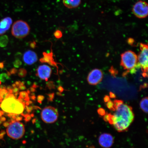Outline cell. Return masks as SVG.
Returning a JSON list of instances; mask_svg holds the SVG:
<instances>
[{
	"label": "cell",
	"mask_w": 148,
	"mask_h": 148,
	"mask_svg": "<svg viewBox=\"0 0 148 148\" xmlns=\"http://www.w3.org/2000/svg\"><path fill=\"white\" fill-rule=\"evenodd\" d=\"M134 117L132 107L122 103L116 109L115 113L113 115L112 125L118 132H124L128 129Z\"/></svg>",
	"instance_id": "1"
},
{
	"label": "cell",
	"mask_w": 148,
	"mask_h": 148,
	"mask_svg": "<svg viewBox=\"0 0 148 148\" xmlns=\"http://www.w3.org/2000/svg\"><path fill=\"white\" fill-rule=\"evenodd\" d=\"M1 103L0 107L1 110L3 112L8 113L10 117L23 114L25 107V103L16 99L12 94H8Z\"/></svg>",
	"instance_id": "2"
},
{
	"label": "cell",
	"mask_w": 148,
	"mask_h": 148,
	"mask_svg": "<svg viewBox=\"0 0 148 148\" xmlns=\"http://www.w3.org/2000/svg\"><path fill=\"white\" fill-rule=\"evenodd\" d=\"M121 66L124 69L134 73L136 69L139 67L138 66V56L136 53L131 51L125 52L121 55Z\"/></svg>",
	"instance_id": "3"
},
{
	"label": "cell",
	"mask_w": 148,
	"mask_h": 148,
	"mask_svg": "<svg viewBox=\"0 0 148 148\" xmlns=\"http://www.w3.org/2000/svg\"><path fill=\"white\" fill-rule=\"evenodd\" d=\"M8 123L6 129L8 136L14 140L19 139L23 137L25 131L23 124L14 119Z\"/></svg>",
	"instance_id": "4"
},
{
	"label": "cell",
	"mask_w": 148,
	"mask_h": 148,
	"mask_svg": "<svg viewBox=\"0 0 148 148\" xmlns=\"http://www.w3.org/2000/svg\"><path fill=\"white\" fill-rule=\"evenodd\" d=\"M30 30V27L26 22L18 20L13 25L12 33V36L16 38H23L29 34Z\"/></svg>",
	"instance_id": "5"
},
{
	"label": "cell",
	"mask_w": 148,
	"mask_h": 148,
	"mask_svg": "<svg viewBox=\"0 0 148 148\" xmlns=\"http://www.w3.org/2000/svg\"><path fill=\"white\" fill-rule=\"evenodd\" d=\"M140 51L138 56V65L141 68L144 77L147 76L148 49L147 44H140Z\"/></svg>",
	"instance_id": "6"
},
{
	"label": "cell",
	"mask_w": 148,
	"mask_h": 148,
	"mask_svg": "<svg viewBox=\"0 0 148 148\" xmlns=\"http://www.w3.org/2000/svg\"><path fill=\"white\" fill-rule=\"evenodd\" d=\"M42 119L46 123H55L58 119V113L56 109L51 106L44 108L41 114Z\"/></svg>",
	"instance_id": "7"
},
{
	"label": "cell",
	"mask_w": 148,
	"mask_h": 148,
	"mask_svg": "<svg viewBox=\"0 0 148 148\" xmlns=\"http://www.w3.org/2000/svg\"><path fill=\"white\" fill-rule=\"evenodd\" d=\"M133 14L137 18H143L147 17L148 14V5L145 1L137 2L133 7Z\"/></svg>",
	"instance_id": "8"
},
{
	"label": "cell",
	"mask_w": 148,
	"mask_h": 148,
	"mask_svg": "<svg viewBox=\"0 0 148 148\" xmlns=\"http://www.w3.org/2000/svg\"><path fill=\"white\" fill-rule=\"evenodd\" d=\"M103 77V73L101 70L96 69L90 72L88 76V81L91 85H96L100 82Z\"/></svg>",
	"instance_id": "9"
},
{
	"label": "cell",
	"mask_w": 148,
	"mask_h": 148,
	"mask_svg": "<svg viewBox=\"0 0 148 148\" xmlns=\"http://www.w3.org/2000/svg\"><path fill=\"white\" fill-rule=\"evenodd\" d=\"M114 141V138L112 135L108 133L101 134L99 138V145L103 148L110 147L113 145Z\"/></svg>",
	"instance_id": "10"
},
{
	"label": "cell",
	"mask_w": 148,
	"mask_h": 148,
	"mask_svg": "<svg viewBox=\"0 0 148 148\" xmlns=\"http://www.w3.org/2000/svg\"><path fill=\"white\" fill-rule=\"evenodd\" d=\"M37 72L36 75L40 79L47 81L51 76L52 70L49 66L44 64L39 66L37 70Z\"/></svg>",
	"instance_id": "11"
},
{
	"label": "cell",
	"mask_w": 148,
	"mask_h": 148,
	"mask_svg": "<svg viewBox=\"0 0 148 148\" xmlns=\"http://www.w3.org/2000/svg\"><path fill=\"white\" fill-rule=\"evenodd\" d=\"M23 60L26 64L30 65L34 64L38 61V57L34 51L29 50L24 53Z\"/></svg>",
	"instance_id": "12"
},
{
	"label": "cell",
	"mask_w": 148,
	"mask_h": 148,
	"mask_svg": "<svg viewBox=\"0 0 148 148\" xmlns=\"http://www.w3.org/2000/svg\"><path fill=\"white\" fill-rule=\"evenodd\" d=\"M12 23V18L7 17L0 21V35L4 34L10 28Z\"/></svg>",
	"instance_id": "13"
},
{
	"label": "cell",
	"mask_w": 148,
	"mask_h": 148,
	"mask_svg": "<svg viewBox=\"0 0 148 148\" xmlns=\"http://www.w3.org/2000/svg\"><path fill=\"white\" fill-rule=\"evenodd\" d=\"M81 0H63L64 6L69 9L77 8L81 4Z\"/></svg>",
	"instance_id": "14"
},
{
	"label": "cell",
	"mask_w": 148,
	"mask_h": 148,
	"mask_svg": "<svg viewBox=\"0 0 148 148\" xmlns=\"http://www.w3.org/2000/svg\"><path fill=\"white\" fill-rule=\"evenodd\" d=\"M44 57L40 59V62H47L52 65H55V63L52 62L53 57L52 53H43Z\"/></svg>",
	"instance_id": "15"
},
{
	"label": "cell",
	"mask_w": 148,
	"mask_h": 148,
	"mask_svg": "<svg viewBox=\"0 0 148 148\" xmlns=\"http://www.w3.org/2000/svg\"><path fill=\"white\" fill-rule=\"evenodd\" d=\"M148 97H146L143 98L140 101V107L143 112L146 113L148 112Z\"/></svg>",
	"instance_id": "16"
},
{
	"label": "cell",
	"mask_w": 148,
	"mask_h": 148,
	"mask_svg": "<svg viewBox=\"0 0 148 148\" xmlns=\"http://www.w3.org/2000/svg\"><path fill=\"white\" fill-rule=\"evenodd\" d=\"M8 37L7 36H3L0 37V47H4L6 46L8 42Z\"/></svg>",
	"instance_id": "17"
},
{
	"label": "cell",
	"mask_w": 148,
	"mask_h": 148,
	"mask_svg": "<svg viewBox=\"0 0 148 148\" xmlns=\"http://www.w3.org/2000/svg\"><path fill=\"white\" fill-rule=\"evenodd\" d=\"M18 99L23 102H24L23 100L27 101H29V98L27 92L24 91L20 92Z\"/></svg>",
	"instance_id": "18"
},
{
	"label": "cell",
	"mask_w": 148,
	"mask_h": 148,
	"mask_svg": "<svg viewBox=\"0 0 148 148\" xmlns=\"http://www.w3.org/2000/svg\"><path fill=\"white\" fill-rule=\"evenodd\" d=\"M8 94V90L5 88H0V102L6 97Z\"/></svg>",
	"instance_id": "19"
},
{
	"label": "cell",
	"mask_w": 148,
	"mask_h": 148,
	"mask_svg": "<svg viewBox=\"0 0 148 148\" xmlns=\"http://www.w3.org/2000/svg\"><path fill=\"white\" fill-rule=\"evenodd\" d=\"M113 115L110 114H106L103 116V120L106 122H108L110 124L112 125Z\"/></svg>",
	"instance_id": "20"
},
{
	"label": "cell",
	"mask_w": 148,
	"mask_h": 148,
	"mask_svg": "<svg viewBox=\"0 0 148 148\" xmlns=\"http://www.w3.org/2000/svg\"><path fill=\"white\" fill-rule=\"evenodd\" d=\"M8 74L5 73H1L0 75V81L1 82H5L9 78Z\"/></svg>",
	"instance_id": "21"
},
{
	"label": "cell",
	"mask_w": 148,
	"mask_h": 148,
	"mask_svg": "<svg viewBox=\"0 0 148 148\" xmlns=\"http://www.w3.org/2000/svg\"><path fill=\"white\" fill-rule=\"evenodd\" d=\"M27 74V71L26 70L23 68H21L18 70V75L20 77H24Z\"/></svg>",
	"instance_id": "22"
},
{
	"label": "cell",
	"mask_w": 148,
	"mask_h": 148,
	"mask_svg": "<svg viewBox=\"0 0 148 148\" xmlns=\"http://www.w3.org/2000/svg\"><path fill=\"white\" fill-rule=\"evenodd\" d=\"M109 110L113 111H115V109L114 107V103L112 101L110 100L107 102L106 104Z\"/></svg>",
	"instance_id": "23"
},
{
	"label": "cell",
	"mask_w": 148,
	"mask_h": 148,
	"mask_svg": "<svg viewBox=\"0 0 148 148\" xmlns=\"http://www.w3.org/2000/svg\"><path fill=\"white\" fill-rule=\"evenodd\" d=\"M113 103L114 107L116 110V109L117 108L118 106H119L120 105L123 103V101L120 100L116 99L114 101Z\"/></svg>",
	"instance_id": "24"
},
{
	"label": "cell",
	"mask_w": 148,
	"mask_h": 148,
	"mask_svg": "<svg viewBox=\"0 0 148 148\" xmlns=\"http://www.w3.org/2000/svg\"><path fill=\"white\" fill-rule=\"evenodd\" d=\"M54 36L57 38H60L62 37V33L60 30H57L55 31L54 33Z\"/></svg>",
	"instance_id": "25"
},
{
	"label": "cell",
	"mask_w": 148,
	"mask_h": 148,
	"mask_svg": "<svg viewBox=\"0 0 148 148\" xmlns=\"http://www.w3.org/2000/svg\"><path fill=\"white\" fill-rule=\"evenodd\" d=\"M97 112L99 115L101 116H104L106 114L105 110L102 108H99L98 109Z\"/></svg>",
	"instance_id": "26"
},
{
	"label": "cell",
	"mask_w": 148,
	"mask_h": 148,
	"mask_svg": "<svg viewBox=\"0 0 148 148\" xmlns=\"http://www.w3.org/2000/svg\"><path fill=\"white\" fill-rule=\"evenodd\" d=\"M21 62L19 60H18V59H17V60L15 61L14 63V66L16 68L19 67L21 65Z\"/></svg>",
	"instance_id": "27"
},
{
	"label": "cell",
	"mask_w": 148,
	"mask_h": 148,
	"mask_svg": "<svg viewBox=\"0 0 148 148\" xmlns=\"http://www.w3.org/2000/svg\"><path fill=\"white\" fill-rule=\"evenodd\" d=\"M21 115H23V116L25 118V120L26 121L28 122L31 119V115L29 114H25V115H24L23 114H21Z\"/></svg>",
	"instance_id": "28"
},
{
	"label": "cell",
	"mask_w": 148,
	"mask_h": 148,
	"mask_svg": "<svg viewBox=\"0 0 148 148\" xmlns=\"http://www.w3.org/2000/svg\"><path fill=\"white\" fill-rule=\"evenodd\" d=\"M44 99V96L42 95H39L38 97V102L41 103L42 101Z\"/></svg>",
	"instance_id": "29"
},
{
	"label": "cell",
	"mask_w": 148,
	"mask_h": 148,
	"mask_svg": "<svg viewBox=\"0 0 148 148\" xmlns=\"http://www.w3.org/2000/svg\"><path fill=\"white\" fill-rule=\"evenodd\" d=\"M54 97V94L51 93L49 95V101H53V98Z\"/></svg>",
	"instance_id": "30"
},
{
	"label": "cell",
	"mask_w": 148,
	"mask_h": 148,
	"mask_svg": "<svg viewBox=\"0 0 148 148\" xmlns=\"http://www.w3.org/2000/svg\"><path fill=\"white\" fill-rule=\"evenodd\" d=\"M128 43L130 44H131L132 45V44L134 43V39H133L132 38H130L128 40Z\"/></svg>",
	"instance_id": "31"
},
{
	"label": "cell",
	"mask_w": 148,
	"mask_h": 148,
	"mask_svg": "<svg viewBox=\"0 0 148 148\" xmlns=\"http://www.w3.org/2000/svg\"><path fill=\"white\" fill-rule=\"evenodd\" d=\"M36 42H33L31 43L30 44V46L31 47L33 48V49H34V48L36 47Z\"/></svg>",
	"instance_id": "32"
},
{
	"label": "cell",
	"mask_w": 148,
	"mask_h": 148,
	"mask_svg": "<svg viewBox=\"0 0 148 148\" xmlns=\"http://www.w3.org/2000/svg\"><path fill=\"white\" fill-rule=\"evenodd\" d=\"M104 100L105 102L107 103V102L110 100V97L108 96H106L104 97Z\"/></svg>",
	"instance_id": "33"
},
{
	"label": "cell",
	"mask_w": 148,
	"mask_h": 148,
	"mask_svg": "<svg viewBox=\"0 0 148 148\" xmlns=\"http://www.w3.org/2000/svg\"><path fill=\"white\" fill-rule=\"evenodd\" d=\"M23 119V117L22 116H16V119H15V120H16V121H21V120Z\"/></svg>",
	"instance_id": "34"
},
{
	"label": "cell",
	"mask_w": 148,
	"mask_h": 148,
	"mask_svg": "<svg viewBox=\"0 0 148 148\" xmlns=\"http://www.w3.org/2000/svg\"><path fill=\"white\" fill-rule=\"evenodd\" d=\"M18 88H19L20 90H25L26 89L25 86H24V85H23V86H19L18 87Z\"/></svg>",
	"instance_id": "35"
},
{
	"label": "cell",
	"mask_w": 148,
	"mask_h": 148,
	"mask_svg": "<svg viewBox=\"0 0 148 148\" xmlns=\"http://www.w3.org/2000/svg\"><path fill=\"white\" fill-rule=\"evenodd\" d=\"M110 97L112 98H114L116 97L115 94L112 92H110Z\"/></svg>",
	"instance_id": "36"
},
{
	"label": "cell",
	"mask_w": 148,
	"mask_h": 148,
	"mask_svg": "<svg viewBox=\"0 0 148 148\" xmlns=\"http://www.w3.org/2000/svg\"><path fill=\"white\" fill-rule=\"evenodd\" d=\"M17 70L15 69H12L11 70V74H15L16 73Z\"/></svg>",
	"instance_id": "37"
},
{
	"label": "cell",
	"mask_w": 148,
	"mask_h": 148,
	"mask_svg": "<svg viewBox=\"0 0 148 148\" xmlns=\"http://www.w3.org/2000/svg\"><path fill=\"white\" fill-rule=\"evenodd\" d=\"M58 90L60 92H62L63 91L64 89L62 87L60 86L58 88Z\"/></svg>",
	"instance_id": "38"
},
{
	"label": "cell",
	"mask_w": 148,
	"mask_h": 148,
	"mask_svg": "<svg viewBox=\"0 0 148 148\" xmlns=\"http://www.w3.org/2000/svg\"><path fill=\"white\" fill-rule=\"evenodd\" d=\"M3 64L2 63H0V68H3Z\"/></svg>",
	"instance_id": "39"
},
{
	"label": "cell",
	"mask_w": 148,
	"mask_h": 148,
	"mask_svg": "<svg viewBox=\"0 0 148 148\" xmlns=\"http://www.w3.org/2000/svg\"><path fill=\"white\" fill-rule=\"evenodd\" d=\"M94 148V147H92L91 148Z\"/></svg>",
	"instance_id": "40"
},
{
	"label": "cell",
	"mask_w": 148,
	"mask_h": 148,
	"mask_svg": "<svg viewBox=\"0 0 148 148\" xmlns=\"http://www.w3.org/2000/svg\"><path fill=\"white\" fill-rule=\"evenodd\" d=\"M1 81H0V84H1Z\"/></svg>",
	"instance_id": "41"
}]
</instances>
